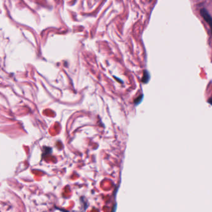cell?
Returning <instances> with one entry per match:
<instances>
[{"label": "cell", "mask_w": 212, "mask_h": 212, "mask_svg": "<svg viewBox=\"0 0 212 212\" xmlns=\"http://www.w3.org/2000/svg\"><path fill=\"white\" fill-rule=\"evenodd\" d=\"M200 15L205 21L208 24L212 32V18L210 15V14L205 9H202L200 10Z\"/></svg>", "instance_id": "6da1fadb"}]
</instances>
